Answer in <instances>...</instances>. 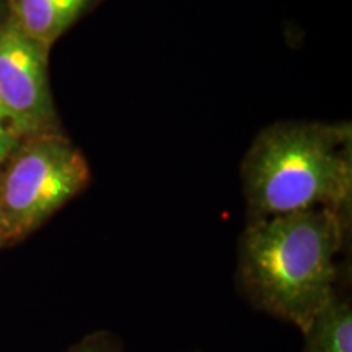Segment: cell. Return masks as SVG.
I'll return each mask as SVG.
<instances>
[{
    "label": "cell",
    "mask_w": 352,
    "mask_h": 352,
    "mask_svg": "<svg viewBox=\"0 0 352 352\" xmlns=\"http://www.w3.org/2000/svg\"><path fill=\"white\" fill-rule=\"evenodd\" d=\"M351 147L349 124L279 122L263 129L241 164L250 219L318 208L349 215Z\"/></svg>",
    "instance_id": "obj_2"
},
{
    "label": "cell",
    "mask_w": 352,
    "mask_h": 352,
    "mask_svg": "<svg viewBox=\"0 0 352 352\" xmlns=\"http://www.w3.org/2000/svg\"><path fill=\"white\" fill-rule=\"evenodd\" d=\"M47 51L30 38L13 16L0 25V100L26 139L57 132Z\"/></svg>",
    "instance_id": "obj_4"
},
{
    "label": "cell",
    "mask_w": 352,
    "mask_h": 352,
    "mask_svg": "<svg viewBox=\"0 0 352 352\" xmlns=\"http://www.w3.org/2000/svg\"><path fill=\"white\" fill-rule=\"evenodd\" d=\"M26 140L19 122L0 100V165H3Z\"/></svg>",
    "instance_id": "obj_7"
},
{
    "label": "cell",
    "mask_w": 352,
    "mask_h": 352,
    "mask_svg": "<svg viewBox=\"0 0 352 352\" xmlns=\"http://www.w3.org/2000/svg\"><path fill=\"white\" fill-rule=\"evenodd\" d=\"M0 176H2V173H0ZM0 241H2V240H0ZM2 243H3V241H2Z\"/></svg>",
    "instance_id": "obj_10"
},
{
    "label": "cell",
    "mask_w": 352,
    "mask_h": 352,
    "mask_svg": "<svg viewBox=\"0 0 352 352\" xmlns=\"http://www.w3.org/2000/svg\"><path fill=\"white\" fill-rule=\"evenodd\" d=\"M349 215L333 209L248 219L239 245L246 300L303 333L340 289V256Z\"/></svg>",
    "instance_id": "obj_1"
},
{
    "label": "cell",
    "mask_w": 352,
    "mask_h": 352,
    "mask_svg": "<svg viewBox=\"0 0 352 352\" xmlns=\"http://www.w3.org/2000/svg\"><path fill=\"white\" fill-rule=\"evenodd\" d=\"M0 176V240L12 243L41 227L90 183L83 153L59 132L26 139Z\"/></svg>",
    "instance_id": "obj_3"
},
{
    "label": "cell",
    "mask_w": 352,
    "mask_h": 352,
    "mask_svg": "<svg viewBox=\"0 0 352 352\" xmlns=\"http://www.w3.org/2000/svg\"><path fill=\"white\" fill-rule=\"evenodd\" d=\"M90 3L91 0H16L12 16L30 38L50 50Z\"/></svg>",
    "instance_id": "obj_5"
},
{
    "label": "cell",
    "mask_w": 352,
    "mask_h": 352,
    "mask_svg": "<svg viewBox=\"0 0 352 352\" xmlns=\"http://www.w3.org/2000/svg\"><path fill=\"white\" fill-rule=\"evenodd\" d=\"M65 352H124V344L113 331L96 329L78 340Z\"/></svg>",
    "instance_id": "obj_8"
},
{
    "label": "cell",
    "mask_w": 352,
    "mask_h": 352,
    "mask_svg": "<svg viewBox=\"0 0 352 352\" xmlns=\"http://www.w3.org/2000/svg\"><path fill=\"white\" fill-rule=\"evenodd\" d=\"M302 334V352H352L351 298L338 289Z\"/></svg>",
    "instance_id": "obj_6"
},
{
    "label": "cell",
    "mask_w": 352,
    "mask_h": 352,
    "mask_svg": "<svg viewBox=\"0 0 352 352\" xmlns=\"http://www.w3.org/2000/svg\"><path fill=\"white\" fill-rule=\"evenodd\" d=\"M0 246H3V243H2V241H0Z\"/></svg>",
    "instance_id": "obj_9"
}]
</instances>
